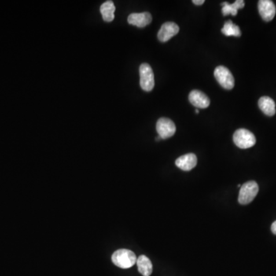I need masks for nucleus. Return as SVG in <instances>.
<instances>
[{
	"instance_id": "f257e3e1",
	"label": "nucleus",
	"mask_w": 276,
	"mask_h": 276,
	"mask_svg": "<svg viewBox=\"0 0 276 276\" xmlns=\"http://www.w3.org/2000/svg\"><path fill=\"white\" fill-rule=\"evenodd\" d=\"M137 257L132 251L122 248L114 252L111 260L115 266L121 269H129L137 263Z\"/></svg>"
},
{
	"instance_id": "f03ea898",
	"label": "nucleus",
	"mask_w": 276,
	"mask_h": 276,
	"mask_svg": "<svg viewBox=\"0 0 276 276\" xmlns=\"http://www.w3.org/2000/svg\"><path fill=\"white\" fill-rule=\"evenodd\" d=\"M259 193V185L255 181H248L242 185L239 194V203L246 205L255 199Z\"/></svg>"
},
{
	"instance_id": "7ed1b4c3",
	"label": "nucleus",
	"mask_w": 276,
	"mask_h": 276,
	"mask_svg": "<svg viewBox=\"0 0 276 276\" xmlns=\"http://www.w3.org/2000/svg\"><path fill=\"white\" fill-rule=\"evenodd\" d=\"M233 141L238 148L247 149L255 145L256 139L251 131L246 129L241 128L236 130L233 134Z\"/></svg>"
},
{
	"instance_id": "20e7f679",
	"label": "nucleus",
	"mask_w": 276,
	"mask_h": 276,
	"mask_svg": "<svg viewBox=\"0 0 276 276\" xmlns=\"http://www.w3.org/2000/svg\"><path fill=\"white\" fill-rule=\"evenodd\" d=\"M140 85L145 92H151L154 88V75L152 68L147 63L140 66Z\"/></svg>"
},
{
	"instance_id": "39448f33",
	"label": "nucleus",
	"mask_w": 276,
	"mask_h": 276,
	"mask_svg": "<svg viewBox=\"0 0 276 276\" xmlns=\"http://www.w3.org/2000/svg\"><path fill=\"white\" fill-rule=\"evenodd\" d=\"M214 76L219 85L226 90H231L235 86V79L231 71L225 66H218L214 71Z\"/></svg>"
},
{
	"instance_id": "423d86ee",
	"label": "nucleus",
	"mask_w": 276,
	"mask_h": 276,
	"mask_svg": "<svg viewBox=\"0 0 276 276\" xmlns=\"http://www.w3.org/2000/svg\"><path fill=\"white\" fill-rule=\"evenodd\" d=\"M156 129L159 137L163 140L168 139L176 132L175 123L167 118H161L157 121Z\"/></svg>"
},
{
	"instance_id": "0eeeda50",
	"label": "nucleus",
	"mask_w": 276,
	"mask_h": 276,
	"mask_svg": "<svg viewBox=\"0 0 276 276\" xmlns=\"http://www.w3.org/2000/svg\"><path fill=\"white\" fill-rule=\"evenodd\" d=\"M259 14L266 22H270L274 19L276 13V7L271 0H260L258 3Z\"/></svg>"
},
{
	"instance_id": "6e6552de",
	"label": "nucleus",
	"mask_w": 276,
	"mask_h": 276,
	"mask_svg": "<svg viewBox=\"0 0 276 276\" xmlns=\"http://www.w3.org/2000/svg\"><path fill=\"white\" fill-rule=\"evenodd\" d=\"M180 31L178 25L173 22H167L162 25L161 28L159 30L157 37L161 42H166L170 40V38L177 35Z\"/></svg>"
},
{
	"instance_id": "1a4fd4ad",
	"label": "nucleus",
	"mask_w": 276,
	"mask_h": 276,
	"mask_svg": "<svg viewBox=\"0 0 276 276\" xmlns=\"http://www.w3.org/2000/svg\"><path fill=\"white\" fill-rule=\"evenodd\" d=\"M127 22L129 24L137 26L139 28H144L152 22V16L148 12L132 13L127 18Z\"/></svg>"
},
{
	"instance_id": "9d476101",
	"label": "nucleus",
	"mask_w": 276,
	"mask_h": 276,
	"mask_svg": "<svg viewBox=\"0 0 276 276\" xmlns=\"http://www.w3.org/2000/svg\"><path fill=\"white\" fill-rule=\"evenodd\" d=\"M189 101L197 108H207L210 104V98L199 90H193L189 93Z\"/></svg>"
},
{
	"instance_id": "9b49d317",
	"label": "nucleus",
	"mask_w": 276,
	"mask_h": 276,
	"mask_svg": "<svg viewBox=\"0 0 276 276\" xmlns=\"http://www.w3.org/2000/svg\"><path fill=\"white\" fill-rule=\"evenodd\" d=\"M197 164V158L194 153H187L180 156L176 160V166L184 171H189Z\"/></svg>"
},
{
	"instance_id": "f8f14e48",
	"label": "nucleus",
	"mask_w": 276,
	"mask_h": 276,
	"mask_svg": "<svg viewBox=\"0 0 276 276\" xmlns=\"http://www.w3.org/2000/svg\"><path fill=\"white\" fill-rule=\"evenodd\" d=\"M259 107L261 111L267 116L272 117L276 114V103L270 97L263 96L260 97V99L259 100Z\"/></svg>"
},
{
	"instance_id": "ddd939ff",
	"label": "nucleus",
	"mask_w": 276,
	"mask_h": 276,
	"mask_svg": "<svg viewBox=\"0 0 276 276\" xmlns=\"http://www.w3.org/2000/svg\"><path fill=\"white\" fill-rule=\"evenodd\" d=\"M137 265L138 271L143 276H150L152 274L153 265L146 255H140L139 258L137 259Z\"/></svg>"
},
{
	"instance_id": "4468645a",
	"label": "nucleus",
	"mask_w": 276,
	"mask_h": 276,
	"mask_svg": "<svg viewBox=\"0 0 276 276\" xmlns=\"http://www.w3.org/2000/svg\"><path fill=\"white\" fill-rule=\"evenodd\" d=\"M222 15L224 16L232 15L236 16L239 9H243L245 6V2L243 0H237L233 4H229V2H222Z\"/></svg>"
},
{
	"instance_id": "2eb2a0df",
	"label": "nucleus",
	"mask_w": 276,
	"mask_h": 276,
	"mask_svg": "<svg viewBox=\"0 0 276 276\" xmlns=\"http://www.w3.org/2000/svg\"><path fill=\"white\" fill-rule=\"evenodd\" d=\"M103 19L107 23L112 22L115 19V5L112 1H106L100 8Z\"/></svg>"
},
{
	"instance_id": "dca6fc26",
	"label": "nucleus",
	"mask_w": 276,
	"mask_h": 276,
	"mask_svg": "<svg viewBox=\"0 0 276 276\" xmlns=\"http://www.w3.org/2000/svg\"><path fill=\"white\" fill-rule=\"evenodd\" d=\"M221 31H222V34H224L226 36H241V31H240V27L234 24L231 20H229V21L225 23L223 28L222 29Z\"/></svg>"
},
{
	"instance_id": "f3484780",
	"label": "nucleus",
	"mask_w": 276,
	"mask_h": 276,
	"mask_svg": "<svg viewBox=\"0 0 276 276\" xmlns=\"http://www.w3.org/2000/svg\"><path fill=\"white\" fill-rule=\"evenodd\" d=\"M205 2L204 0H193V3L196 5H201Z\"/></svg>"
},
{
	"instance_id": "a211bd4d",
	"label": "nucleus",
	"mask_w": 276,
	"mask_h": 276,
	"mask_svg": "<svg viewBox=\"0 0 276 276\" xmlns=\"http://www.w3.org/2000/svg\"><path fill=\"white\" fill-rule=\"evenodd\" d=\"M271 230L273 234L276 235V221H275L273 224H272Z\"/></svg>"
},
{
	"instance_id": "6ab92c4d",
	"label": "nucleus",
	"mask_w": 276,
	"mask_h": 276,
	"mask_svg": "<svg viewBox=\"0 0 276 276\" xmlns=\"http://www.w3.org/2000/svg\"><path fill=\"white\" fill-rule=\"evenodd\" d=\"M195 112H196V114H199V112H200V111H199L198 108H196V109L195 110Z\"/></svg>"
},
{
	"instance_id": "aec40b11",
	"label": "nucleus",
	"mask_w": 276,
	"mask_h": 276,
	"mask_svg": "<svg viewBox=\"0 0 276 276\" xmlns=\"http://www.w3.org/2000/svg\"><path fill=\"white\" fill-rule=\"evenodd\" d=\"M237 186H238V187H241V185H240V184H238V185H237Z\"/></svg>"
}]
</instances>
